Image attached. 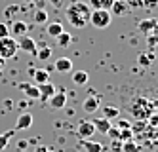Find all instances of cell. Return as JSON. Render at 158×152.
Listing matches in <instances>:
<instances>
[{
  "label": "cell",
  "mask_w": 158,
  "mask_h": 152,
  "mask_svg": "<svg viewBox=\"0 0 158 152\" xmlns=\"http://www.w3.org/2000/svg\"><path fill=\"white\" fill-rule=\"evenodd\" d=\"M110 145H112V150H114V152H120L122 150V141H118V139L110 141Z\"/></svg>",
  "instance_id": "cell-37"
},
{
  "label": "cell",
  "mask_w": 158,
  "mask_h": 152,
  "mask_svg": "<svg viewBox=\"0 0 158 152\" xmlns=\"http://www.w3.org/2000/svg\"><path fill=\"white\" fill-rule=\"evenodd\" d=\"M17 88H19V91H23V93H25V95H27L29 99H38V97H40L38 86L31 84V82H21V84H19Z\"/></svg>",
  "instance_id": "cell-7"
},
{
  "label": "cell",
  "mask_w": 158,
  "mask_h": 152,
  "mask_svg": "<svg viewBox=\"0 0 158 152\" xmlns=\"http://www.w3.org/2000/svg\"><path fill=\"white\" fill-rule=\"evenodd\" d=\"M131 114L133 116H137V118H149V116L156 110V103L154 101H149V99H145V97H139V99H135L131 103V107H130Z\"/></svg>",
  "instance_id": "cell-2"
},
{
  "label": "cell",
  "mask_w": 158,
  "mask_h": 152,
  "mask_svg": "<svg viewBox=\"0 0 158 152\" xmlns=\"http://www.w3.org/2000/svg\"><path fill=\"white\" fill-rule=\"evenodd\" d=\"M105 2L107 0H88V6H89V10H105Z\"/></svg>",
  "instance_id": "cell-28"
},
{
  "label": "cell",
  "mask_w": 158,
  "mask_h": 152,
  "mask_svg": "<svg viewBox=\"0 0 158 152\" xmlns=\"http://www.w3.org/2000/svg\"><path fill=\"white\" fill-rule=\"evenodd\" d=\"M82 109L86 110V112H95L97 109H99V97H88V99H84V103H82Z\"/></svg>",
  "instance_id": "cell-20"
},
{
  "label": "cell",
  "mask_w": 158,
  "mask_h": 152,
  "mask_svg": "<svg viewBox=\"0 0 158 152\" xmlns=\"http://www.w3.org/2000/svg\"><path fill=\"white\" fill-rule=\"evenodd\" d=\"M92 124H94V127H95V131H99V133H107L109 131V127L112 125V122L110 120H107V118H97V120H92Z\"/></svg>",
  "instance_id": "cell-17"
},
{
  "label": "cell",
  "mask_w": 158,
  "mask_h": 152,
  "mask_svg": "<svg viewBox=\"0 0 158 152\" xmlns=\"http://www.w3.org/2000/svg\"><path fill=\"white\" fill-rule=\"evenodd\" d=\"M32 114H29V112H25V114H21L19 118H17V122H15V131L19 129V131H23V129H29V127L32 125Z\"/></svg>",
  "instance_id": "cell-13"
},
{
  "label": "cell",
  "mask_w": 158,
  "mask_h": 152,
  "mask_svg": "<svg viewBox=\"0 0 158 152\" xmlns=\"http://www.w3.org/2000/svg\"><path fill=\"white\" fill-rule=\"evenodd\" d=\"M112 21V15L109 10H92L89 14V23L95 27V29H107Z\"/></svg>",
  "instance_id": "cell-3"
},
{
  "label": "cell",
  "mask_w": 158,
  "mask_h": 152,
  "mask_svg": "<svg viewBox=\"0 0 158 152\" xmlns=\"http://www.w3.org/2000/svg\"><path fill=\"white\" fill-rule=\"evenodd\" d=\"M109 11H110V15L124 17V15L130 14V2H128V0H114Z\"/></svg>",
  "instance_id": "cell-6"
},
{
  "label": "cell",
  "mask_w": 158,
  "mask_h": 152,
  "mask_svg": "<svg viewBox=\"0 0 158 152\" xmlns=\"http://www.w3.org/2000/svg\"><path fill=\"white\" fill-rule=\"evenodd\" d=\"M116 127H118V129H130L131 122L126 120V118H116Z\"/></svg>",
  "instance_id": "cell-31"
},
{
  "label": "cell",
  "mask_w": 158,
  "mask_h": 152,
  "mask_svg": "<svg viewBox=\"0 0 158 152\" xmlns=\"http://www.w3.org/2000/svg\"><path fill=\"white\" fill-rule=\"evenodd\" d=\"M27 146H29V141H25V139H21V141L17 143V150H19V152H23Z\"/></svg>",
  "instance_id": "cell-38"
},
{
  "label": "cell",
  "mask_w": 158,
  "mask_h": 152,
  "mask_svg": "<svg viewBox=\"0 0 158 152\" xmlns=\"http://www.w3.org/2000/svg\"><path fill=\"white\" fill-rule=\"evenodd\" d=\"M35 55L38 57V61H48L50 57H52V48H50V46H46V44H38Z\"/></svg>",
  "instance_id": "cell-18"
},
{
  "label": "cell",
  "mask_w": 158,
  "mask_h": 152,
  "mask_svg": "<svg viewBox=\"0 0 158 152\" xmlns=\"http://www.w3.org/2000/svg\"><path fill=\"white\" fill-rule=\"evenodd\" d=\"M147 44H149V48H151V50H154V48H156V32L147 34Z\"/></svg>",
  "instance_id": "cell-33"
},
{
  "label": "cell",
  "mask_w": 158,
  "mask_h": 152,
  "mask_svg": "<svg viewBox=\"0 0 158 152\" xmlns=\"http://www.w3.org/2000/svg\"><path fill=\"white\" fill-rule=\"evenodd\" d=\"M46 32L50 34V36H59V34L63 32V25L59 21H52V23H48V27H46Z\"/></svg>",
  "instance_id": "cell-21"
},
{
  "label": "cell",
  "mask_w": 158,
  "mask_h": 152,
  "mask_svg": "<svg viewBox=\"0 0 158 152\" xmlns=\"http://www.w3.org/2000/svg\"><path fill=\"white\" fill-rule=\"evenodd\" d=\"M6 36H10V29L6 23H0V38H6Z\"/></svg>",
  "instance_id": "cell-35"
},
{
  "label": "cell",
  "mask_w": 158,
  "mask_h": 152,
  "mask_svg": "<svg viewBox=\"0 0 158 152\" xmlns=\"http://www.w3.org/2000/svg\"><path fill=\"white\" fill-rule=\"evenodd\" d=\"M19 48H17V40L12 36H6V38H0V57L6 61V59H14L17 55Z\"/></svg>",
  "instance_id": "cell-4"
},
{
  "label": "cell",
  "mask_w": 158,
  "mask_h": 152,
  "mask_svg": "<svg viewBox=\"0 0 158 152\" xmlns=\"http://www.w3.org/2000/svg\"><path fill=\"white\" fill-rule=\"evenodd\" d=\"M23 2H38V0H23Z\"/></svg>",
  "instance_id": "cell-43"
},
{
  "label": "cell",
  "mask_w": 158,
  "mask_h": 152,
  "mask_svg": "<svg viewBox=\"0 0 158 152\" xmlns=\"http://www.w3.org/2000/svg\"><path fill=\"white\" fill-rule=\"evenodd\" d=\"M137 63H139V65H141V67H143V68H149V67H151V63H152V61H151V59H149V55H145V53H141V55H139V57H137Z\"/></svg>",
  "instance_id": "cell-30"
},
{
  "label": "cell",
  "mask_w": 158,
  "mask_h": 152,
  "mask_svg": "<svg viewBox=\"0 0 158 152\" xmlns=\"http://www.w3.org/2000/svg\"><path fill=\"white\" fill-rule=\"evenodd\" d=\"M82 148L86 152H103L105 146L99 141H92V139H82Z\"/></svg>",
  "instance_id": "cell-16"
},
{
  "label": "cell",
  "mask_w": 158,
  "mask_h": 152,
  "mask_svg": "<svg viewBox=\"0 0 158 152\" xmlns=\"http://www.w3.org/2000/svg\"><path fill=\"white\" fill-rule=\"evenodd\" d=\"M38 91H40V97H38V99L48 101L53 93H55V86L52 84V82H46V84H40V86H38Z\"/></svg>",
  "instance_id": "cell-14"
},
{
  "label": "cell",
  "mask_w": 158,
  "mask_h": 152,
  "mask_svg": "<svg viewBox=\"0 0 158 152\" xmlns=\"http://www.w3.org/2000/svg\"><path fill=\"white\" fill-rule=\"evenodd\" d=\"M133 139V131L131 129H120V135H118V141H131Z\"/></svg>",
  "instance_id": "cell-29"
},
{
  "label": "cell",
  "mask_w": 158,
  "mask_h": 152,
  "mask_svg": "<svg viewBox=\"0 0 158 152\" xmlns=\"http://www.w3.org/2000/svg\"><path fill=\"white\" fill-rule=\"evenodd\" d=\"M52 2V6H55V8H59L61 4H63V0H50Z\"/></svg>",
  "instance_id": "cell-40"
},
{
  "label": "cell",
  "mask_w": 158,
  "mask_h": 152,
  "mask_svg": "<svg viewBox=\"0 0 158 152\" xmlns=\"http://www.w3.org/2000/svg\"><path fill=\"white\" fill-rule=\"evenodd\" d=\"M32 80H35V86L46 84V82H50V72L46 71V68H35V72H32Z\"/></svg>",
  "instance_id": "cell-15"
},
{
  "label": "cell",
  "mask_w": 158,
  "mask_h": 152,
  "mask_svg": "<svg viewBox=\"0 0 158 152\" xmlns=\"http://www.w3.org/2000/svg\"><path fill=\"white\" fill-rule=\"evenodd\" d=\"M19 11H21V6L19 4H12V6H8L4 10V15H6L8 21H15L14 17H15V14H19Z\"/></svg>",
  "instance_id": "cell-25"
},
{
  "label": "cell",
  "mask_w": 158,
  "mask_h": 152,
  "mask_svg": "<svg viewBox=\"0 0 158 152\" xmlns=\"http://www.w3.org/2000/svg\"><path fill=\"white\" fill-rule=\"evenodd\" d=\"M10 29V36H25L27 34V31H29V25L25 21H12V25L8 27Z\"/></svg>",
  "instance_id": "cell-9"
},
{
  "label": "cell",
  "mask_w": 158,
  "mask_h": 152,
  "mask_svg": "<svg viewBox=\"0 0 158 152\" xmlns=\"http://www.w3.org/2000/svg\"><path fill=\"white\" fill-rule=\"evenodd\" d=\"M35 152H50V148H48V146H44V145H40V146L35 148Z\"/></svg>",
  "instance_id": "cell-39"
},
{
  "label": "cell",
  "mask_w": 158,
  "mask_h": 152,
  "mask_svg": "<svg viewBox=\"0 0 158 152\" xmlns=\"http://www.w3.org/2000/svg\"><path fill=\"white\" fill-rule=\"evenodd\" d=\"M112 2H114V0H107V2H105V10H110V6H112Z\"/></svg>",
  "instance_id": "cell-41"
},
{
  "label": "cell",
  "mask_w": 158,
  "mask_h": 152,
  "mask_svg": "<svg viewBox=\"0 0 158 152\" xmlns=\"http://www.w3.org/2000/svg\"><path fill=\"white\" fill-rule=\"evenodd\" d=\"M101 110H103V118L107 120H116L120 118V109L118 107H112V105H109V107H101Z\"/></svg>",
  "instance_id": "cell-19"
},
{
  "label": "cell",
  "mask_w": 158,
  "mask_h": 152,
  "mask_svg": "<svg viewBox=\"0 0 158 152\" xmlns=\"http://www.w3.org/2000/svg\"><path fill=\"white\" fill-rule=\"evenodd\" d=\"M137 29H139L141 34H145V36H147V34H151V32H156V19L154 17H149V19L139 21Z\"/></svg>",
  "instance_id": "cell-11"
},
{
  "label": "cell",
  "mask_w": 158,
  "mask_h": 152,
  "mask_svg": "<svg viewBox=\"0 0 158 152\" xmlns=\"http://www.w3.org/2000/svg\"><path fill=\"white\" fill-rule=\"evenodd\" d=\"M55 40H57V46H61V48H69L71 42H73V36H71V32L63 31L59 36H55Z\"/></svg>",
  "instance_id": "cell-24"
},
{
  "label": "cell",
  "mask_w": 158,
  "mask_h": 152,
  "mask_svg": "<svg viewBox=\"0 0 158 152\" xmlns=\"http://www.w3.org/2000/svg\"><path fill=\"white\" fill-rule=\"evenodd\" d=\"M105 135L110 139V141H114V139H118V135H120V129H118V127H112V125H110V127H109V131H107Z\"/></svg>",
  "instance_id": "cell-32"
},
{
  "label": "cell",
  "mask_w": 158,
  "mask_h": 152,
  "mask_svg": "<svg viewBox=\"0 0 158 152\" xmlns=\"http://www.w3.org/2000/svg\"><path fill=\"white\" fill-rule=\"evenodd\" d=\"M32 19H35V23H38V25L48 23V14H46V10H36L35 14H32Z\"/></svg>",
  "instance_id": "cell-27"
},
{
  "label": "cell",
  "mask_w": 158,
  "mask_h": 152,
  "mask_svg": "<svg viewBox=\"0 0 158 152\" xmlns=\"http://www.w3.org/2000/svg\"><path fill=\"white\" fill-rule=\"evenodd\" d=\"M17 48L21 51H29V53H36V42L31 36H21V40H17Z\"/></svg>",
  "instance_id": "cell-10"
},
{
  "label": "cell",
  "mask_w": 158,
  "mask_h": 152,
  "mask_svg": "<svg viewBox=\"0 0 158 152\" xmlns=\"http://www.w3.org/2000/svg\"><path fill=\"white\" fill-rule=\"evenodd\" d=\"M88 80H89V74L86 72V71H76L74 74H73V82L76 86H84V84H88Z\"/></svg>",
  "instance_id": "cell-23"
},
{
  "label": "cell",
  "mask_w": 158,
  "mask_h": 152,
  "mask_svg": "<svg viewBox=\"0 0 158 152\" xmlns=\"http://www.w3.org/2000/svg\"><path fill=\"white\" fill-rule=\"evenodd\" d=\"M141 4L147 8V10H154L158 6V0H141Z\"/></svg>",
  "instance_id": "cell-34"
},
{
  "label": "cell",
  "mask_w": 158,
  "mask_h": 152,
  "mask_svg": "<svg viewBox=\"0 0 158 152\" xmlns=\"http://www.w3.org/2000/svg\"><path fill=\"white\" fill-rule=\"evenodd\" d=\"M95 133V127L92 124V120H80L78 122V135L84 137V139H89Z\"/></svg>",
  "instance_id": "cell-8"
},
{
  "label": "cell",
  "mask_w": 158,
  "mask_h": 152,
  "mask_svg": "<svg viewBox=\"0 0 158 152\" xmlns=\"http://www.w3.org/2000/svg\"><path fill=\"white\" fill-rule=\"evenodd\" d=\"M120 152H141V146L131 139V141H124L122 143V150Z\"/></svg>",
  "instance_id": "cell-26"
},
{
  "label": "cell",
  "mask_w": 158,
  "mask_h": 152,
  "mask_svg": "<svg viewBox=\"0 0 158 152\" xmlns=\"http://www.w3.org/2000/svg\"><path fill=\"white\" fill-rule=\"evenodd\" d=\"M53 71H57V72H71L73 71V61L69 59V57H59V59L53 63Z\"/></svg>",
  "instance_id": "cell-12"
},
{
  "label": "cell",
  "mask_w": 158,
  "mask_h": 152,
  "mask_svg": "<svg viewBox=\"0 0 158 152\" xmlns=\"http://www.w3.org/2000/svg\"><path fill=\"white\" fill-rule=\"evenodd\" d=\"M89 14H92V10H89V6L86 2H73L67 8L65 17L73 27L82 29V27H86V23H89Z\"/></svg>",
  "instance_id": "cell-1"
},
{
  "label": "cell",
  "mask_w": 158,
  "mask_h": 152,
  "mask_svg": "<svg viewBox=\"0 0 158 152\" xmlns=\"http://www.w3.org/2000/svg\"><path fill=\"white\" fill-rule=\"evenodd\" d=\"M4 65H6V61L2 59V57H0V72H2V71H4Z\"/></svg>",
  "instance_id": "cell-42"
},
{
  "label": "cell",
  "mask_w": 158,
  "mask_h": 152,
  "mask_svg": "<svg viewBox=\"0 0 158 152\" xmlns=\"http://www.w3.org/2000/svg\"><path fill=\"white\" fill-rule=\"evenodd\" d=\"M17 152H19V150H17Z\"/></svg>",
  "instance_id": "cell-44"
},
{
  "label": "cell",
  "mask_w": 158,
  "mask_h": 152,
  "mask_svg": "<svg viewBox=\"0 0 158 152\" xmlns=\"http://www.w3.org/2000/svg\"><path fill=\"white\" fill-rule=\"evenodd\" d=\"M14 135H15V129H8V131H4V133H0V152H2V150L10 145V141H12Z\"/></svg>",
  "instance_id": "cell-22"
},
{
  "label": "cell",
  "mask_w": 158,
  "mask_h": 152,
  "mask_svg": "<svg viewBox=\"0 0 158 152\" xmlns=\"http://www.w3.org/2000/svg\"><path fill=\"white\" fill-rule=\"evenodd\" d=\"M149 125H151V127H156V125H158V116H156V112H152V114L149 116Z\"/></svg>",
  "instance_id": "cell-36"
},
{
  "label": "cell",
  "mask_w": 158,
  "mask_h": 152,
  "mask_svg": "<svg viewBox=\"0 0 158 152\" xmlns=\"http://www.w3.org/2000/svg\"><path fill=\"white\" fill-rule=\"evenodd\" d=\"M48 103H50V107H52L53 110H61V109H65V107H67V89L55 91L53 95L48 99Z\"/></svg>",
  "instance_id": "cell-5"
}]
</instances>
